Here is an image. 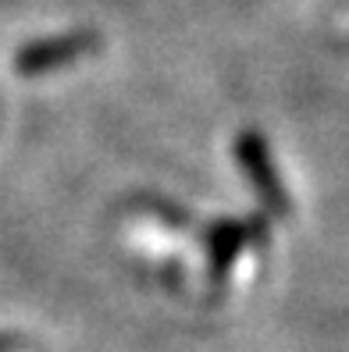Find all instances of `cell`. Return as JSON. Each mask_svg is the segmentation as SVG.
<instances>
[{"mask_svg":"<svg viewBox=\"0 0 349 352\" xmlns=\"http://www.w3.org/2000/svg\"><path fill=\"white\" fill-rule=\"evenodd\" d=\"M100 39L93 32H65V36H47L36 39V43H25L14 54V68L22 75H43L54 68L75 65L78 57H86Z\"/></svg>","mask_w":349,"mask_h":352,"instance_id":"3","label":"cell"},{"mask_svg":"<svg viewBox=\"0 0 349 352\" xmlns=\"http://www.w3.org/2000/svg\"><path fill=\"white\" fill-rule=\"evenodd\" d=\"M253 242H268V217L253 214V217H221L207 224L203 232V245H207V271L211 281H224V274L235 267L246 245Z\"/></svg>","mask_w":349,"mask_h":352,"instance_id":"2","label":"cell"},{"mask_svg":"<svg viewBox=\"0 0 349 352\" xmlns=\"http://www.w3.org/2000/svg\"><path fill=\"white\" fill-rule=\"evenodd\" d=\"M14 349H22V338H14V335H0V352H14Z\"/></svg>","mask_w":349,"mask_h":352,"instance_id":"4","label":"cell"},{"mask_svg":"<svg viewBox=\"0 0 349 352\" xmlns=\"http://www.w3.org/2000/svg\"><path fill=\"white\" fill-rule=\"evenodd\" d=\"M235 160H239L246 182L253 185V192H257L264 210H268L271 217H285V214H289V192H285L282 175L275 168L268 139H264L260 132H242L235 139Z\"/></svg>","mask_w":349,"mask_h":352,"instance_id":"1","label":"cell"}]
</instances>
